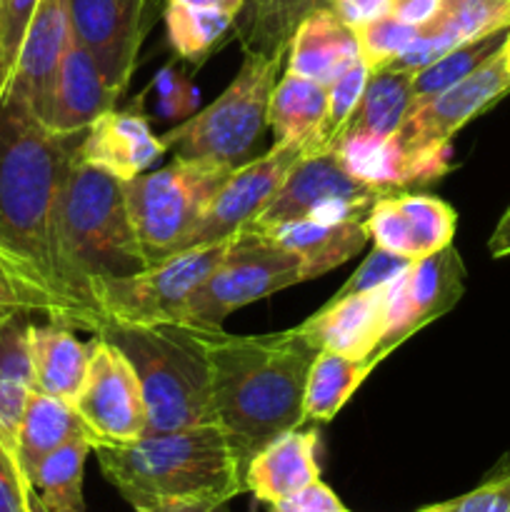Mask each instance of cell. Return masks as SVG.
Listing matches in <instances>:
<instances>
[{"instance_id":"cell-13","label":"cell","mask_w":510,"mask_h":512,"mask_svg":"<svg viewBox=\"0 0 510 512\" xmlns=\"http://www.w3.org/2000/svg\"><path fill=\"white\" fill-rule=\"evenodd\" d=\"M510 93L503 48L443 93L410 105L398 135L413 148H450L460 128Z\"/></svg>"},{"instance_id":"cell-30","label":"cell","mask_w":510,"mask_h":512,"mask_svg":"<svg viewBox=\"0 0 510 512\" xmlns=\"http://www.w3.org/2000/svg\"><path fill=\"white\" fill-rule=\"evenodd\" d=\"M413 78L415 73L408 70L385 68L370 70L368 83H365L363 98L350 118L343 135L368 133V135H393L403 125L410 105H413ZM340 135V138H343Z\"/></svg>"},{"instance_id":"cell-19","label":"cell","mask_w":510,"mask_h":512,"mask_svg":"<svg viewBox=\"0 0 510 512\" xmlns=\"http://www.w3.org/2000/svg\"><path fill=\"white\" fill-rule=\"evenodd\" d=\"M70 38L68 0H40L30 20L8 95L23 100L40 123H48L55 80Z\"/></svg>"},{"instance_id":"cell-2","label":"cell","mask_w":510,"mask_h":512,"mask_svg":"<svg viewBox=\"0 0 510 512\" xmlns=\"http://www.w3.org/2000/svg\"><path fill=\"white\" fill-rule=\"evenodd\" d=\"M210 363L218 425L245 465L263 445L303 425V398L318 348L300 330L230 335L190 328Z\"/></svg>"},{"instance_id":"cell-27","label":"cell","mask_w":510,"mask_h":512,"mask_svg":"<svg viewBox=\"0 0 510 512\" xmlns=\"http://www.w3.org/2000/svg\"><path fill=\"white\" fill-rule=\"evenodd\" d=\"M75 438L90 440L83 420L75 413V405L55 398V395L30 390L28 405H25L23 420H20L18 445H15V458H18L25 478L30 480L40 460Z\"/></svg>"},{"instance_id":"cell-28","label":"cell","mask_w":510,"mask_h":512,"mask_svg":"<svg viewBox=\"0 0 510 512\" xmlns=\"http://www.w3.org/2000/svg\"><path fill=\"white\" fill-rule=\"evenodd\" d=\"M375 360H355L318 350L310 365L303 398V425L330 423L375 368Z\"/></svg>"},{"instance_id":"cell-46","label":"cell","mask_w":510,"mask_h":512,"mask_svg":"<svg viewBox=\"0 0 510 512\" xmlns=\"http://www.w3.org/2000/svg\"><path fill=\"white\" fill-rule=\"evenodd\" d=\"M440 5H443V0H390V13L403 23L423 28L438 15Z\"/></svg>"},{"instance_id":"cell-32","label":"cell","mask_w":510,"mask_h":512,"mask_svg":"<svg viewBox=\"0 0 510 512\" xmlns=\"http://www.w3.org/2000/svg\"><path fill=\"white\" fill-rule=\"evenodd\" d=\"M235 15L220 8L168 0L165 5V28L175 53L185 60H198L215 48V43L233 30Z\"/></svg>"},{"instance_id":"cell-1","label":"cell","mask_w":510,"mask_h":512,"mask_svg":"<svg viewBox=\"0 0 510 512\" xmlns=\"http://www.w3.org/2000/svg\"><path fill=\"white\" fill-rule=\"evenodd\" d=\"M83 133H53L15 95L0 105V260L98 333L103 320L80 305L58 248V203Z\"/></svg>"},{"instance_id":"cell-26","label":"cell","mask_w":510,"mask_h":512,"mask_svg":"<svg viewBox=\"0 0 510 512\" xmlns=\"http://www.w3.org/2000/svg\"><path fill=\"white\" fill-rule=\"evenodd\" d=\"M328 118V85L285 70L275 83L268 105V128L275 133V145H300L318 150Z\"/></svg>"},{"instance_id":"cell-49","label":"cell","mask_w":510,"mask_h":512,"mask_svg":"<svg viewBox=\"0 0 510 512\" xmlns=\"http://www.w3.org/2000/svg\"><path fill=\"white\" fill-rule=\"evenodd\" d=\"M28 512H48L45 510V505L40 503L38 493H35L33 488H30V493H28Z\"/></svg>"},{"instance_id":"cell-47","label":"cell","mask_w":510,"mask_h":512,"mask_svg":"<svg viewBox=\"0 0 510 512\" xmlns=\"http://www.w3.org/2000/svg\"><path fill=\"white\" fill-rule=\"evenodd\" d=\"M488 250L493 258H505V255H510V208L505 210L500 223L495 225L493 235H490L488 240Z\"/></svg>"},{"instance_id":"cell-3","label":"cell","mask_w":510,"mask_h":512,"mask_svg":"<svg viewBox=\"0 0 510 512\" xmlns=\"http://www.w3.org/2000/svg\"><path fill=\"white\" fill-rule=\"evenodd\" d=\"M105 480L135 512L210 510L245 490V460L218 423L95 445Z\"/></svg>"},{"instance_id":"cell-17","label":"cell","mask_w":510,"mask_h":512,"mask_svg":"<svg viewBox=\"0 0 510 512\" xmlns=\"http://www.w3.org/2000/svg\"><path fill=\"white\" fill-rule=\"evenodd\" d=\"M333 153L355 180L380 193L430 185L450 170V148H413L398 133L343 135Z\"/></svg>"},{"instance_id":"cell-10","label":"cell","mask_w":510,"mask_h":512,"mask_svg":"<svg viewBox=\"0 0 510 512\" xmlns=\"http://www.w3.org/2000/svg\"><path fill=\"white\" fill-rule=\"evenodd\" d=\"M380 195L388 193H380V190L355 180L343 168L338 155L330 150H313L293 165L273 200L243 230L255 233V230H268L303 218H365Z\"/></svg>"},{"instance_id":"cell-6","label":"cell","mask_w":510,"mask_h":512,"mask_svg":"<svg viewBox=\"0 0 510 512\" xmlns=\"http://www.w3.org/2000/svg\"><path fill=\"white\" fill-rule=\"evenodd\" d=\"M285 53H245L233 83L200 113L163 135L168 150L180 158H205L233 168L248 155L268 128V105L278 83Z\"/></svg>"},{"instance_id":"cell-42","label":"cell","mask_w":510,"mask_h":512,"mask_svg":"<svg viewBox=\"0 0 510 512\" xmlns=\"http://www.w3.org/2000/svg\"><path fill=\"white\" fill-rule=\"evenodd\" d=\"M30 480L13 450L0 440V512H28Z\"/></svg>"},{"instance_id":"cell-18","label":"cell","mask_w":510,"mask_h":512,"mask_svg":"<svg viewBox=\"0 0 510 512\" xmlns=\"http://www.w3.org/2000/svg\"><path fill=\"white\" fill-rule=\"evenodd\" d=\"M388 298L390 285L333 298L305 323H300V330L318 350L380 363L378 350L388 323Z\"/></svg>"},{"instance_id":"cell-43","label":"cell","mask_w":510,"mask_h":512,"mask_svg":"<svg viewBox=\"0 0 510 512\" xmlns=\"http://www.w3.org/2000/svg\"><path fill=\"white\" fill-rule=\"evenodd\" d=\"M30 390L33 388H28V385L0 378V440H3L13 453L15 445H18L20 420H23Z\"/></svg>"},{"instance_id":"cell-40","label":"cell","mask_w":510,"mask_h":512,"mask_svg":"<svg viewBox=\"0 0 510 512\" xmlns=\"http://www.w3.org/2000/svg\"><path fill=\"white\" fill-rule=\"evenodd\" d=\"M410 263H413V260H405L400 258V255H393L388 253V250H380L373 245L368 258L358 265V270L345 280V285L333 295V298L385 288V285L395 283V280L400 278V273H403Z\"/></svg>"},{"instance_id":"cell-45","label":"cell","mask_w":510,"mask_h":512,"mask_svg":"<svg viewBox=\"0 0 510 512\" xmlns=\"http://www.w3.org/2000/svg\"><path fill=\"white\" fill-rule=\"evenodd\" d=\"M328 8L348 25L350 30L368 25L390 15V0H328Z\"/></svg>"},{"instance_id":"cell-52","label":"cell","mask_w":510,"mask_h":512,"mask_svg":"<svg viewBox=\"0 0 510 512\" xmlns=\"http://www.w3.org/2000/svg\"><path fill=\"white\" fill-rule=\"evenodd\" d=\"M418 512H435V510H433V505H430V508H425V510H418Z\"/></svg>"},{"instance_id":"cell-4","label":"cell","mask_w":510,"mask_h":512,"mask_svg":"<svg viewBox=\"0 0 510 512\" xmlns=\"http://www.w3.org/2000/svg\"><path fill=\"white\" fill-rule=\"evenodd\" d=\"M58 248L75 300L98 318V285L148 268L130 220L123 183L80 158L70 165L60 193Z\"/></svg>"},{"instance_id":"cell-37","label":"cell","mask_w":510,"mask_h":512,"mask_svg":"<svg viewBox=\"0 0 510 512\" xmlns=\"http://www.w3.org/2000/svg\"><path fill=\"white\" fill-rule=\"evenodd\" d=\"M370 68L360 60L353 68L345 70L338 80L328 85V118H325L323 135H320L318 150H330L333 153L340 135L348 128L360 98H363L365 83H368Z\"/></svg>"},{"instance_id":"cell-48","label":"cell","mask_w":510,"mask_h":512,"mask_svg":"<svg viewBox=\"0 0 510 512\" xmlns=\"http://www.w3.org/2000/svg\"><path fill=\"white\" fill-rule=\"evenodd\" d=\"M180 3H190V5H205V8H220V10H228L238 18L240 8H243L245 0H180Z\"/></svg>"},{"instance_id":"cell-11","label":"cell","mask_w":510,"mask_h":512,"mask_svg":"<svg viewBox=\"0 0 510 512\" xmlns=\"http://www.w3.org/2000/svg\"><path fill=\"white\" fill-rule=\"evenodd\" d=\"M90 340V360L75 413L95 445L133 443L145 435V400L138 373L118 345L100 333Z\"/></svg>"},{"instance_id":"cell-12","label":"cell","mask_w":510,"mask_h":512,"mask_svg":"<svg viewBox=\"0 0 510 512\" xmlns=\"http://www.w3.org/2000/svg\"><path fill=\"white\" fill-rule=\"evenodd\" d=\"M463 293L465 265L455 245H448L428 258L413 260L400 273V278L390 283L388 323H385L378 360L388 358L398 345L413 338L418 330L455 308Z\"/></svg>"},{"instance_id":"cell-41","label":"cell","mask_w":510,"mask_h":512,"mask_svg":"<svg viewBox=\"0 0 510 512\" xmlns=\"http://www.w3.org/2000/svg\"><path fill=\"white\" fill-rule=\"evenodd\" d=\"M435 512H510V473L480 485L450 503L433 505Z\"/></svg>"},{"instance_id":"cell-51","label":"cell","mask_w":510,"mask_h":512,"mask_svg":"<svg viewBox=\"0 0 510 512\" xmlns=\"http://www.w3.org/2000/svg\"><path fill=\"white\" fill-rule=\"evenodd\" d=\"M175 512H230L225 505H218V508H210V510H175Z\"/></svg>"},{"instance_id":"cell-29","label":"cell","mask_w":510,"mask_h":512,"mask_svg":"<svg viewBox=\"0 0 510 512\" xmlns=\"http://www.w3.org/2000/svg\"><path fill=\"white\" fill-rule=\"evenodd\" d=\"M318 8H328V0H245L233 30L245 53H288L300 20Z\"/></svg>"},{"instance_id":"cell-33","label":"cell","mask_w":510,"mask_h":512,"mask_svg":"<svg viewBox=\"0 0 510 512\" xmlns=\"http://www.w3.org/2000/svg\"><path fill=\"white\" fill-rule=\"evenodd\" d=\"M505 38H508V30H500V33L485 35V38L470 40V43L458 45V48H453L450 53H445L443 58L430 63L428 68L415 73L413 103L433 98V95L443 93V90H448L450 85H455L458 80H463L465 75L473 73L478 65H483L490 55H495L500 48H503Z\"/></svg>"},{"instance_id":"cell-50","label":"cell","mask_w":510,"mask_h":512,"mask_svg":"<svg viewBox=\"0 0 510 512\" xmlns=\"http://www.w3.org/2000/svg\"><path fill=\"white\" fill-rule=\"evenodd\" d=\"M503 55H505V65H508V73H510V28H508V38H505V45H503Z\"/></svg>"},{"instance_id":"cell-23","label":"cell","mask_w":510,"mask_h":512,"mask_svg":"<svg viewBox=\"0 0 510 512\" xmlns=\"http://www.w3.org/2000/svg\"><path fill=\"white\" fill-rule=\"evenodd\" d=\"M115 103L118 98L108 90L98 65L70 30L45 128L63 135L83 133L98 115L113 110Z\"/></svg>"},{"instance_id":"cell-44","label":"cell","mask_w":510,"mask_h":512,"mask_svg":"<svg viewBox=\"0 0 510 512\" xmlns=\"http://www.w3.org/2000/svg\"><path fill=\"white\" fill-rule=\"evenodd\" d=\"M268 508L270 512H350L323 480L305 485L303 490L268 505Z\"/></svg>"},{"instance_id":"cell-16","label":"cell","mask_w":510,"mask_h":512,"mask_svg":"<svg viewBox=\"0 0 510 512\" xmlns=\"http://www.w3.org/2000/svg\"><path fill=\"white\" fill-rule=\"evenodd\" d=\"M458 215L445 200L423 193L380 195L365 215L375 248L405 260H420L453 245Z\"/></svg>"},{"instance_id":"cell-5","label":"cell","mask_w":510,"mask_h":512,"mask_svg":"<svg viewBox=\"0 0 510 512\" xmlns=\"http://www.w3.org/2000/svg\"><path fill=\"white\" fill-rule=\"evenodd\" d=\"M138 373L145 400V435L175 433L218 423L210 363L185 325H103Z\"/></svg>"},{"instance_id":"cell-15","label":"cell","mask_w":510,"mask_h":512,"mask_svg":"<svg viewBox=\"0 0 510 512\" xmlns=\"http://www.w3.org/2000/svg\"><path fill=\"white\" fill-rule=\"evenodd\" d=\"M148 0H68L70 30L115 98L125 93L145 33Z\"/></svg>"},{"instance_id":"cell-24","label":"cell","mask_w":510,"mask_h":512,"mask_svg":"<svg viewBox=\"0 0 510 512\" xmlns=\"http://www.w3.org/2000/svg\"><path fill=\"white\" fill-rule=\"evenodd\" d=\"M360 60L363 58L353 30L330 8H318L295 28L285 53V70L330 85Z\"/></svg>"},{"instance_id":"cell-22","label":"cell","mask_w":510,"mask_h":512,"mask_svg":"<svg viewBox=\"0 0 510 512\" xmlns=\"http://www.w3.org/2000/svg\"><path fill=\"white\" fill-rule=\"evenodd\" d=\"M248 233V230H243ZM255 235L283 245L285 250L300 258L303 280L320 278L338 265L348 263L368 245L370 235L365 230V218L350 220H293L268 230H255Z\"/></svg>"},{"instance_id":"cell-14","label":"cell","mask_w":510,"mask_h":512,"mask_svg":"<svg viewBox=\"0 0 510 512\" xmlns=\"http://www.w3.org/2000/svg\"><path fill=\"white\" fill-rule=\"evenodd\" d=\"M305 153L310 150L300 148V145H273L260 158L238 165L223 183V188L218 190L200 223L190 230L180 250L213 245L240 233L273 200L293 165Z\"/></svg>"},{"instance_id":"cell-35","label":"cell","mask_w":510,"mask_h":512,"mask_svg":"<svg viewBox=\"0 0 510 512\" xmlns=\"http://www.w3.org/2000/svg\"><path fill=\"white\" fill-rule=\"evenodd\" d=\"M45 315L53 323H63L68 328L80 330L78 318L63 303L40 290L38 285L20 278L5 260H0V318L8 315Z\"/></svg>"},{"instance_id":"cell-31","label":"cell","mask_w":510,"mask_h":512,"mask_svg":"<svg viewBox=\"0 0 510 512\" xmlns=\"http://www.w3.org/2000/svg\"><path fill=\"white\" fill-rule=\"evenodd\" d=\"M90 453L93 443L88 438H75L40 460L35 473L30 475V488L38 493L45 510L85 512L83 475Z\"/></svg>"},{"instance_id":"cell-9","label":"cell","mask_w":510,"mask_h":512,"mask_svg":"<svg viewBox=\"0 0 510 512\" xmlns=\"http://www.w3.org/2000/svg\"><path fill=\"white\" fill-rule=\"evenodd\" d=\"M298 283H303L298 255L263 235L240 230L238 243L188 300L180 325L220 330L233 310Z\"/></svg>"},{"instance_id":"cell-21","label":"cell","mask_w":510,"mask_h":512,"mask_svg":"<svg viewBox=\"0 0 510 512\" xmlns=\"http://www.w3.org/2000/svg\"><path fill=\"white\" fill-rule=\"evenodd\" d=\"M318 430L295 428L278 435L258 450L245 465V490L263 505H273L305 485L320 480L315 458Z\"/></svg>"},{"instance_id":"cell-34","label":"cell","mask_w":510,"mask_h":512,"mask_svg":"<svg viewBox=\"0 0 510 512\" xmlns=\"http://www.w3.org/2000/svg\"><path fill=\"white\" fill-rule=\"evenodd\" d=\"M430 23L458 45L510 28V0H443Z\"/></svg>"},{"instance_id":"cell-36","label":"cell","mask_w":510,"mask_h":512,"mask_svg":"<svg viewBox=\"0 0 510 512\" xmlns=\"http://www.w3.org/2000/svg\"><path fill=\"white\" fill-rule=\"evenodd\" d=\"M418 30L420 28L403 23V20L390 13L373 20V23L360 25L353 33L358 38L360 58H363V63L370 70H375L395 63L413 45V40L418 38Z\"/></svg>"},{"instance_id":"cell-20","label":"cell","mask_w":510,"mask_h":512,"mask_svg":"<svg viewBox=\"0 0 510 512\" xmlns=\"http://www.w3.org/2000/svg\"><path fill=\"white\" fill-rule=\"evenodd\" d=\"M168 153L163 138L150 130L148 118L135 110H108L98 115L78 145V158L120 183L148 173Z\"/></svg>"},{"instance_id":"cell-25","label":"cell","mask_w":510,"mask_h":512,"mask_svg":"<svg viewBox=\"0 0 510 512\" xmlns=\"http://www.w3.org/2000/svg\"><path fill=\"white\" fill-rule=\"evenodd\" d=\"M33 390L73 403L88 373L90 343L83 345L73 328L48 320L30 328Z\"/></svg>"},{"instance_id":"cell-7","label":"cell","mask_w":510,"mask_h":512,"mask_svg":"<svg viewBox=\"0 0 510 512\" xmlns=\"http://www.w3.org/2000/svg\"><path fill=\"white\" fill-rule=\"evenodd\" d=\"M233 165L205 158H180L123 183L130 220L148 265L183 248L200 223Z\"/></svg>"},{"instance_id":"cell-39","label":"cell","mask_w":510,"mask_h":512,"mask_svg":"<svg viewBox=\"0 0 510 512\" xmlns=\"http://www.w3.org/2000/svg\"><path fill=\"white\" fill-rule=\"evenodd\" d=\"M30 328V315L0 318V378L33 388Z\"/></svg>"},{"instance_id":"cell-8","label":"cell","mask_w":510,"mask_h":512,"mask_svg":"<svg viewBox=\"0 0 510 512\" xmlns=\"http://www.w3.org/2000/svg\"><path fill=\"white\" fill-rule=\"evenodd\" d=\"M240 233L213 245L180 250L140 273L110 278L95 290V308L103 325H180L188 300L203 280L223 263Z\"/></svg>"},{"instance_id":"cell-38","label":"cell","mask_w":510,"mask_h":512,"mask_svg":"<svg viewBox=\"0 0 510 512\" xmlns=\"http://www.w3.org/2000/svg\"><path fill=\"white\" fill-rule=\"evenodd\" d=\"M40 0H0V105L8 98L20 50Z\"/></svg>"}]
</instances>
